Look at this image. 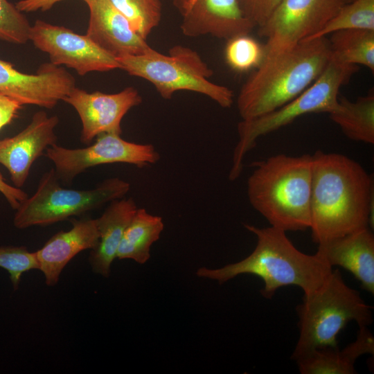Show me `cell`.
<instances>
[{
  "label": "cell",
  "instance_id": "cell-1",
  "mask_svg": "<svg viewBox=\"0 0 374 374\" xmlns=\"http://www.w3.org/2000/svg\"><path fill=\"white\" fill-rule=\"evenodd\" d=\"M373 182L355 160L321 150L312 154L310 226L321 244L373 224Z\"/></svg>",
  "mask_w": 374,
  "mask_h": 374
},
{
  "label": "cell",
  "instance_id": "cell-2",
  "mask_svg": "<svg viewBox=\"0 0 374 374\" xmlns=\"http://www.w3.org/2000/svg\"><path fill=\"white\" fill-rule=\"evenodd\" d=\"M244 226L257 238L251 253L221 268L201 267L196 271L199 277L222 284L240 274H253L262 280L264 287L260 293L270 299L278 289L287 285L298 286L303 295H308L319 288L332 272V267L316 253L310 255L299 250L285 231L271 226Z\"/></svg>",
  "mask_w": 374,
  "mask_h": 374
},
{
  "label": "cell",
  "instance_id": "cell-3",
  "mask_svg": "<svg viewBox=\"0 0 374 374\" xmlns=\"http://www.w3.org/2000/svg\"><path fill=\"white\" fill-rule=\"evenodd\" d=\"M331 55L326 37L305 39L262 60L242 87L237 107L242 120L274 111L307 89L320 75Z\"/></svg>",
  "mask_w": 374,
  "mask_h": 374
},
{
  "label": "cell",
  "instance_id": "cell-4",
  "mask_svg": "<svg viewBox=\"0 0 374 374\" xmlns=\"http://www.w3.org/2000/svg\"><path fill=\"white\" fill-rule=\"evenodd\" d=\"M252 166L247 195L253 208L285 232L310 229L312 155L279 154Z\"/></svg>",
  "mask_w": 374,
  "mask_h": 374
},
{
  "label": "cell",
  "instance_id": "cell-5",
  "mask_svg": "<svg viewBox=\"0 0 374 374\" xmlns=\"http://www.w3.org/2000/svg\"><path fill=\"white\" fill-rule=\"evenodd\" d=\"M296 311L299 335L292 354L294 361L317 348L339 347L337 335L350 321L359 328L373 322L372 307L346 283L337 269L319 288L303 295Z\"/></svg>",
  "mask_w": 374,
  "mask_h": 374
},
{
  "label": "cell",
  "instance_id": "cell-6",
  "mask_svg": "<svg viewBox=\"0 0 374 374\" xmlns=\"http://www.w3.org/2000/svg\"><path fill=\"white\" fill-rule=\"evenodd\" d=\"M121 69L146 80L164 99H170L179 91L204 95L223 108L233 103L234 93L229 88L212 82V69L192 48L176 45L167 55L154 48L140 55L116 57Z\"/></svg>",
  "mask_w": 374,
  "mask_h": 374
},
{
  "label": "cell",
  "instance_id": "cell-7",
  "mask_svg": "<svg viewBox=\"0 0 374 374\" xmlns=\"http://www.w3.org/2000/svg\"><path fill=\"white\" fill-rule=\"evenodd\" d=\"M358 69L357 65L340 62L331 57L320 75L296 98L278 109L238 125L239 141L234 149L229 179L239 177L246 154L258 139L312 113H331L338 105L339 91Z\"/></svg>",
  "mask_w": 374,
  "mask_h": 374
},
{
  "label": "cell",
  "instance_id": "cell-8",
  "mask_svg": "<svg viewBox=\"0 0 374 374\" xmlns=\"http://www.w3.org/2000/svg\"><path fill=\"white\" fill-rule=\"evenodd\" d=\"M54 168L41 177L37 190L21 202L13 218L19 229L48 226L100 208L123 197L130 184L118 177L109 178L89 190L63 188Z\"/></svg>",
  "mask_w": 374,
  "mask_h": 374
},
{
  "label": "cell",
  "instance_id": "cell-9",
  "mask_svg": "<svg viewBox=\"0 0 374 374\" xmlns=\"http://www.w3.org/2000/svg\"><path fill=\"white\" fill-rule=\"evenodd\" d=\"M45 156L55 165L60 182L69 185L80 173L99 165L124 163L143 168L156 163L159 152L151 144H141L123 139L120 134H103L96 142L85 148H67L55 144L48 148Z\"/></svg>",
  "mask_w": 374,
  "mask_h": 374
},
{
  "label": "cell",
  "instance_id": "cell-10",
  "mask_svg": "<svg viewBox=\"0 0 374 374\" xmlns=\"http://www.w3.org/2000/svg\"><path fill=\"white\" fill-rule=\"evenodd\" d=\"M346 3V0H281L258 28L265 38L262 60L314 36Z\"/></svg>",
  "mask_w": 374,
  "mask_h": 374
},
{
  "label": "cell",
  "instance_id": "cell-11",
  "mask_svg": "<svg viewBox=\"0 0 374 374\" xmlns=\"http://www.w3.org/2000/svg\"><path fill=\"white\" fill-rule=\"evenodd\" d=\"M29 40L37 48L48 53L51 63L65 65L80 75L121 69L114 56L101 49L86 35L77 34L64 26L37 19L30 26Z\"/></svg>",
  "mask_w": 374,
  "mask_h": 374
},
{
  "label": "cell",
  "instance_id": "cell-12",
  "mask_svg": "<svg viewBox=\"0 0 374 374\" xmlns=\"http://www.w3.org/2000/svg\"><path fill=\"white\" fill-rule=\"evenodd\" d=\"M63 101L77 112L81 123L80 141L89 144L106 133L121 134V121L132 107L140 105L142 97L132 87L115 93H88L75 87Z\"/></svg>",
  "mask_w": 374,
  "mask_h": 374
},
{
  "label": "cell",
  "instance_id": "cell-13",
  "mask_svg": "<svg viewBox=\"0 0 374 374\" xmlns=\"http://www.w3.org/2000/svg\"><path fill=\"white\" fill-rule=\"evenodd\" d=\"M75 87L74 77L51 62L42 64L35 74H27L0 59V92L22 105L52 109Z\"/></svg>",
  "mask_w": 374,
  "mask_h": 374
},
{
  "label": "cell",
  "instance_id": "cell-14",
  "mask_svg": "<svg viewBox=\"0 0 374 374\" xmlns=\"http://www.w3.org/2000/svg\"><path fill=\"white\" fill-rule=\"evenodd\" d=\"M57 116L42 110L35 113L30 123L16 135L0 140V164L8 171L14 186L26 183L33 163L46 150L56 144Z\"/></svg>",
  "mask_w": 374,
  "mask_h": 374
},
{
  "label": "cell",
  "instance_id": "cell-15",
  "mask_svg": "<svg viewBox=\"0 0 374 374\" xmlns=\"http://www.w3.org/2000/svg\"><path fill=\"white\" fill-rule=\"evenodd\" d=\"M181 15V30L186 37L210 35L228 40L255 28L239 0H192Z\"/></svg>",
  "mask_w": 374,
  "mask_h": 374
},
{
  "label": "cell",
  "instance_id": "cell-16",
  "mask_svg": "<svg viewBox=\"0 0 374 374\" xmlns=\"http://www.w3.org/2000/svg\"><path fill=\"white\" fill-rule=\"evenodd\" d=\"M82 1L89 10L85 35L101 49L116 58L124 55L143 54L152 48L109 0Z\"/></svg>",
  "mask_w": 374,
  "mask_h": 374
},
{
  "label": "cell",
  "instance_id": "cell-17",
  "mask_svg": "<svg viewBox=\"0 0 374 374\" xmlns=\"http://www.w3.org/2000/svg\"><path fill=\"white\" fill-rule=\"evenodd\" d=\"M72 227L53 235L35 251L39 269L48 286L56 285L66 264L80 251L93 249L99 241L96 219H71Z\"/></svg>",
  "mask_w": 374,
  "mask_h": 374
},
{
  "label": "cell",
  "instance_id": "cell-18",
  "mask_svg": "<svg viewBox=\"0 0 374 374\" xmlns=\"http://www.w3.org/2000/svg\"><path fill=\"white\" fill-rule=\"evenodd\" d=\"M318 245L316 254L322 260L344 268L362 289L374 294V235L368 227Z\"/></svg>",
  "mask_w": 374,
  "mask_h": 374
},
{
  "label": "cell",
  "instance_id": "cell-19",
  "mask_svg": "<svg viewBox=\"0 0 374 374\" xmlns=\"http://www.w3.org/2000/svg\"><path fill=\"white\" fill-rule=\"evenodd\" d=\"M137 208L132 198L122 197L110 202L103 214L96 219L99 241L89 257L93 271L109 277L111 265L116 258L124 231Z\"/></svg>",
  "mask_w": 374,
  "mask_h": 374
},
{
  "label": "cell",
  "instance_id": "cell-20",
  "mask_svg": "<svg viewBox=\"0 0 374 374\" xmlns=\"http://www.w3.org/2000/svg\"><path fill=\"white\" fill-rule=\"evenodd\" d=\"M366 354H374V337L368 327H361L356 339L344 348H317L295 361L301 374H355L356 360Z\"/></svg>",
  "mask_w": 374,
  "mask_h": 374
},
{
  "label": "cell",
  "instance_id": "cell-21",
  "mask_svg": "<svg viewBox=\"0 0 374 374\" xmlns=\"http://www.w3.org/2000/svg\"><path fill=\"white\" fill-rule=\"evenodd\" d=\"M163 228L161 217L150 214L145 208H137L124 231L116 258L144 264L150 257L152 244L159 239Z\"/></svg>",
  "mask_w": 374,
  "mask_h": 374
},
{
  "label": "cell",
  "instance_id": "cell-22",
  "mask_svg": "<svg viewBox=\"0 0 374 374\" xmlns=\"http://www.w3.org/2000/svg\"><path fill=\"white\" fill-rule=\"evenodd\" d=\"M348 139L374 143V95L371 93L353 102L339 96L337 108L329 114Z\"/></svg>",
  "mask_w": 374,
  "mask_h": 374
},
{
  "label": "cell",
  "instance_id": "cell-23",
  "mask_svg": "<svg viewBox=\"0 0 374 374\" xmlns=\"http://www.w3.org/2000/svg\"><path fill=\"white\" fill-rule=\"evenodd\" d=\"M331 57L353 65H363L374 71V30L347 29L330 34Z\"/></svg>",
  "mask_w": 374,
  "mask_h": 374
},
{
  "label": "cell",
  "instance_id": "cell-24",
  "mask_svg": "<svg viewBox=\"0 0 374 374\" xmlns=\"http://www.w3.org/2000/svg\"><path fill=\"white\" fill-rule=\"evenodd\" d=\"M347 29L374 30V0H353L346 3L321 30L308 39L326 37Z\"/></svg>",
  "mask_w": 374,
  "mask_h": 374
},
{
  "label": "cell",
  "instance_id": "cell-25",
  "mask_svg": "<svg viewBox=\"0 0 374 374\" xmlns=\"http://www.w3.org/2000/svg\"><path fill=\"white\" fill-rule=\"evenodd\" d=\"M129 21L133 30L146 39L159 26L162 15L160 0H109Z\"/></svg>",
  "mask_w": 374,
  "mask_h": 374
},
{
  "label": "cell",
  "instance_id": "cell-26",
  "mask_svg": "<svg viewBox=\"0 0 374 374\" xmlns=\"http://www.w3.org/2000/svg\"><path fill=\"white\" fill-rule=\"evenodd\" d=\"M224 57L232 70L245 72L260 65L264 57V47L249 34L238 35L227 40Z\"/></svg>",
  "mask_w": 374,
  "mask_h": 374
},
{
  "label": "cell",
  "instance_id": "cell-27",
  "mask_svg": "<svg viewBox=\"0 0 374 374\" xmlns=\"http://www.w3.org/2000/svg\"><path fill=\"white\" fill-rule=\"evenodd\" d=\"M30 26L15 4L0 0V39L16 44H26L29 40Z\"/></svg>",
  "mask_w": 374,
  "mask_h": 374
},
{
  "label": "cell",
  "instance_id": "cell-28",
  "mask_svg": "<svg viewBox=\"0 0 374 374\" xmlns=\"http://www.w3.org/2000/svg\"><path fill=\"white\" fill-rule=\"evenodd\" d=\"M0 267L6 270L15 289H17L23 273L39 269L35 252H30L25 247H0Z\"/></svg>",
  "mask_w": 374,
  "mask_h": 374
},
{
  "label": "cell",
  "instance_id": "cell-29",
  "mask_svg": "<svg viewBox=\"0 0 374 374\" xmlns=\"http://www.w3.org/2000/svg\"><path fill=\"white\" fill-rule=\"evenodd\" d=\"M281 0H239L244 16L259 28L267 21Z\"/></svg>",
  "mask_w": 374,
  "mask_h": 374
},
{
  "label": "cell",
  "instance_id": "cell-30",
  "mask_svg": "<svg viewBox=\"0 0 374 374\" xmlns=\"http://www.w3.org/2000/svg\"><path fill=\"white\" fill-rule=\"evenodd\" d=\"M22 105L0 92V131L15 118Z\"/></svg>",
  "mask_w": 374,
  "mask_h": 374
},
{
  "label": "cell",
  "instance_id": "cell-31",
  "mask_svg": "<svg viewBox=\"0 0 374 374\" xmlns=\"http://www.w3.org/2000/svg\"><path fill=\"white\" fill-rule=\"evenodd\" d=\"M0 193L4 196L11 208L16 210L20 203L28 195L21 188L12 186L6 182L3 175L0 172Z\"/></svg>",
  "mask_w": 374,
  "mask_h": 374
},
{
  "label": "cell",
  "instance_id": "cell-32",
  "mask_svg": "<svg viewBox=\"0 0 374 374\" xmlns=\"http://www.w3.org/2000/svg\"><path fill=\"white\" fill-rule=\"evenodd\" d=\"M61 1L62 0H21L17 2L15 6L22 12L46 11Z\"/></svg>",
  "mask_w": 374,
  "mask_h": 374
},
{
  "label": "cell",
  "instance_id": "cell-33",
  "mask_svg": "<svg viewBox=\"0 0 374 374\" xmlns=\"http://www.w3.org/2000/svg\"><path fill=\"white\" fill-rule=\"evenodd\" d=\"M192 0H172L175 7L181 15L187 9Z\"/></svg>",
  "mask_w": 374,
  "mask_h": 374
},
{
  "label": "cell",
  "instance_id": "cell-34",
  "mask_svg": "<svg viewBox=\"0 0 374 374\" xmlns=\"http://www.w3.org/2000/svg\"><path fill=\"white\" fill-rule=\"evenodd\" d=\"M352 1H353V0H346V3H349V2Z\"/></svg>",
  "mask_w": 374,
  "mask_h": 374
}]
</instances>
